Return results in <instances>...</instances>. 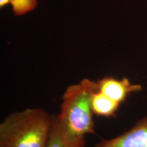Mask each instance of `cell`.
Returning <instances> with one entry per match:
<instances>
[{
    "instance_id": "obj_1",
    "label": "cell",
    "mask_w": 147,
    "mask_h": 147,
    "mask_svg": "<svg viewBox=\"0 0 147 147\" xmlns=\"http://www.w3.org/2000/svg\"><path fill=\"white\" fill-rule=\"evenodd\" d=\"M52 115L42 108L15 112L0 124V147H46Z\"/></svg>"
},
{
    "instance_id": "obj_2",
    "label": "cell",
    "mask_w": 147,
    "mask_h": 147,
    "mask_svg": "<svg viewBox=\"0 0 147 147\" xmlns=\"http://www.w3.org/2000/svg\"><path fill=\"white\" fill-rule=\"evenodd\" d=\"M98 90L97 82L89 78H83L66 89L57 116L71 135L85 137L88 134H95L92 97Z\"/></svg>"
},
{
    "instance_id": "obj_3",
    "label": "cell",
    "mask_w": 147,
    "mask_h": 147,
    "mask_svg": "<svg viewBox=\"0 0 147 147\" xmlns=\"http://www.w3.org/2000/svg\"><path fill=\"white\" fill-rule=\"evenodd\" d=\"M95 147H147V117L121 135L101 140Z\"/></svg>"
},
{
    "instance_id": "obj_4",
    "label": "cell",
    "mask_w": 147,
    "mask_h": 147,
    "mask_svg": "<svg viewBox=\"0 0 147 147\" xmlns=\"http://www.w3.org/2000/svg\"><path fill=\"white\" fill-rule=\"evenodd\" d=\"M97 82L99 91L114 101L122 104L132 93L142 90L140 84L131 82L127 78L117 79L113 76H106Z\"/></svg>"
},
{
    "instance_id": "obj_5",
    "label": "cell",
    "mask_w": 147,
    "mask_h": 147,
    "mask_svg": "<svg viewBox=\"0 0 147 147\" xmlns=\"http://www.w3.org/2000/svg\"><path fill=\"white\" fill-rule=\"evenodd\" d=\"M85 137L71 135L61 123L57 115H52V125L46 147H84Z\"/></svg>"
},
{
    "instance_id": "obj_6",
    "label": "cell",
    "mask_w": 147,
    "mask_h": 147,
    "mask_svg": "<svg viewBox=\"0 0 147 147\" xmlns=\"http://www.w3.org/2000/svg\"><path fill=\"white\" fill-rule=\"evenodd\" d=\"M121 104L101 93L99 90L92 97V110L93 114L98 117H115Z\"/></svg>"
},
{
    "instance_id": "obj_7",
    "label": "cell",
    "mask_w": 147,
    "mask_h": 147,
    "mask_svg": "<svg viewBox=\"0 0 147 147\" xmlns=\"http://www.w3.org/2000/svg\"><path fill=\"white\" fill-rule=\"evenodd\" d=\"M15 16H22L36 8L37 0H10Z\"/></svg>"
},
{
    "instance_id": "obj_8",
    "label": "cell",
    "mask_w": 147,
    "mask_h": 147,
    "mask_svg": "<svg viewBox=\"0 0 147 147\" xmlns=\"http://www.w3.org/2000/svg\"><path fill=\"white\" fill-rule=\"evenodd\" d=\"M8 3H10V0H0V7L1 8H2Z\"/></svg>"
}]
</instances>
